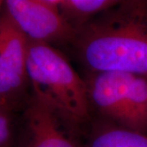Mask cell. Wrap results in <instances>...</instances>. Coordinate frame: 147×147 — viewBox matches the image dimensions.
<instances>
[{"instance_id":"6da1fadb","label":"cell","mask_w":147,"mask_h":147,"mask_svg":"<svg viewBox=\"0 0 147 147\" xmlns=\"http://www.w3.org/2000/svg\"><path fill=\"white\" fill-rule=\"evenodd\" d=\"M87 72L147 77V0H122L77 30L69 45Z\"/></svg>"},{"instance_id":"7a4b0ae2","label":"cell","mask_w":147,"mask_h":147,"mask_svg":"<svg viewBox=\"0 0 147 147\" xmlns=\"http://www.w3.org/2000/svg\"><path fill=\"white\" fill-rule=\"evenodd\" d=\"M26 69L31 93L85 135L92 119L87 86L57 47L28 39Z\"/></svg>"},{"instance_id":"3957f363","label":"cell","mask_w":147,"mask_h":147,"mask_svg":"<svg viewBox=\"0 0 147 147\" xmlns=\"http://www.w3.org/2000/svg\"><path fill=\"white\" fill-rule=\"evenodd\" d=\"M92 117L147 136V77L123 72H87Z\"/></svg>"},{"instance_id":"277c9868","label":"cell","mask_w":147,"mask_h":147,"mask_svg":"<svg viewBox=\"0 0 147 147\" xmlns=\"http://www.w3.org/2000/svg\"><path fill=\"white\" fill-rule=\"evenodd\" d=\"M21 115L13 146L84 147V132L32 93Z\"/></svg>"},{"instance_id":"5b68a950","label":"cell","mask_w":147,"mask_h":147,"mask_svg":"<svg viewBox=\"0 0 147 147\" xmlns=\"http://www.w3.org/2000/svg\"><path fill=\"white\" fill-rule=\"evenodd\" d=\"M28 38L3 8L0 16V103L22 110L31 96L26 69Z\"/></svg>"},{"instance_id":"8992f818","label":"cell","mask_w":147,"mask_h":147,"mask_svg":"<svg viewBox=\"0 0 147 147\" xmlns=\"http://www.w3.org/2000/svg\"><path fill=\"white\" fill-rule=\"evenodd\" d=\"M59 0H7L3 9L29 40L69 46L75 31L58 11Z\"/></svg>"},{"instance_id":"52a82bcc","label":"cell","mask_w":147,"mask_h":147,"mask_svg":"<svg viewBox=\"0 0 147 147\" xmlns=\"http://www.w3.org/2000/svg\"><path fill=\"white\" fill-rule=\"evenodd\" d=\"M84 147H147V136L92 117L84 137Z\"/></svg>"},{"instance_id":"ba28073f","label":"cell","mask_w":147,"mask_h":147,"mask_svg":"<svg viewBox=\"0 0 147 147\" xmlns=\"http://www.w3.org/2000/svg\"><path fill=\"white\" fill-rule=\"evenodd\" d=\"M119 0H59L58 11L75 33Z\"/></svg>"},{"instance_id":"9c48e42d","label":"cell","mask_w":147,"mask_h":147,"mask_svg":"<svg viewBox=\"0 0 147 147\" xmlns=\"http://www.w3.org/2000/svg\"><path fill=\"white\" fill-rule=\"evenodd\" d=\"M17 110L0 103V147H13L19 119Z\"/></svg>"},{"instance_id":"30bf717a","label":"cell","mask_w":147,"mask_h":147,"mask_svg":"<svg viewBox=\"0 0 147 147\" xmlns=\"http://www.w3.org/2000/svg\"><path fill=\"white\" fill-rule=\"evenodd\" d=\"M3 4H4V1H1L0 0V16H1V13H2L3 8Z\"/></svg>"}]
</instances>
